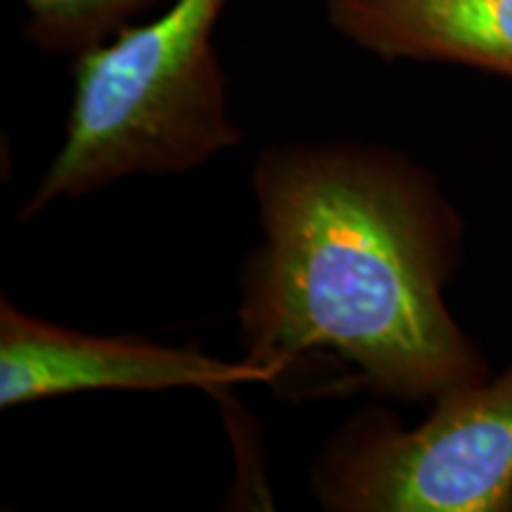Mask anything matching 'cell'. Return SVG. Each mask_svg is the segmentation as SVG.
<instances>
[{
    "instance_id": "obj_1",
    "label": "cell",
    "mask_w": 512,
    "mask_h": 512,
    "mask_svg": "<svg viewBox=\"0 0 512 512\" xmlns=\"http://www.w3.org/2000/svg\"><path fill=\"white\" fill-rule=\"evenodd\" d=\"M264 242L240 278L245 358L287 375L347 363L380 399L427 401L491 375L444 287L463 221L422 166L361 143L268 147L254 166Z\"/></svg>"
},
{
    "instance_id": "obj_4",
    "label": "cell",
    "mask_w": 512,
    "mask_h": 512,
    "mask_svg": "<svg viewBox=\"0 0 512 512\" xmlns=\"http://www.w3.org/2000/svg\"><path fill=\"white\" fill-rule=\"evenodd\" d=\"M273 382L259 363L166 347L140 335H91L0 302V406L17 408L81 392H221Z\"/></svg>"
},
{
    "instance_id": "obj_5",
    "label": "cell",
    "mask_w": 512,
    "mask_h": 512,
    "mask_svg": "<svg viewBox=\"0 0 512 512\" xmlns=\"http://www.w3.org/2000/svg\"><path fill=\"white\" fill-rule=\"evenodd\" d=\"M332 29L387 62L460 64L512 81V0H325Z\"/></svg>"
},
{
    "instance_id": "obj_6",
    "label": "cell",
    "mask_w": 512,
    "mask_h": 512,
    "mask_svg": "<svg viewBox=\"0 0 512 512\" xmlns=\"http://www.w3.org/2000/svg\"><path fill=\"white\" fill-rule=\"evenodd\" d=\"M27 8V36L36 48L79 57L110 41L171 0H22Z\"/></svg>"
},
{
    "instance_id": "obj_3",
    "label": "cell",
    "mask_w": 512,
    "mask_h": 512,
    "mask_svg": "<svg viewBox=\"0 0 512 512\" xmlns=\"http://www.w3.org/2000/svg\"><path fill=\"white\" fill-rule=\"evenodd\" d=\"M420 425L363 411L313 463V494L332 512H510L512 361L439 394Z\"/></svg>"
},
{
    "instance_id": "obj_2",
    "label": "cell",
    "mask_w": 512,
    "mask_h": 512,
    "mask_svg": "<svg viewBox=\"0 0 512 512\" xmlns=\"http://www.w3.org/2000/svg\"><path fill=\"white\" fill-rule=\"evenodd\" d=\"M226 3L171 0L162 15L74 57L64 143L19 219L128 176L185 174L240 145L214 48Z\"/></svg>"
}]
</instances>
